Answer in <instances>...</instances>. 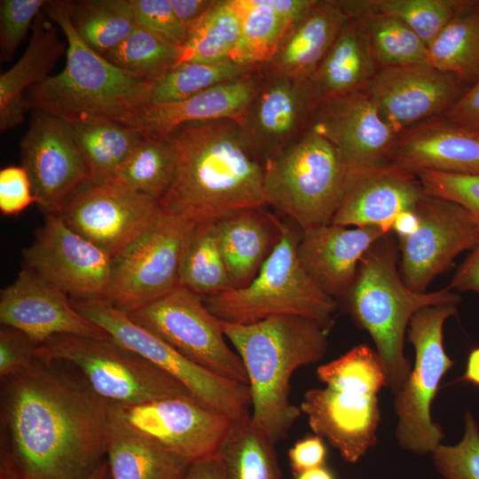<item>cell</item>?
Wrapping results in <instances>:
<instances>
[{"mask_svg":"<svg viewBox=\"0 0 479 479\" xmlns=\"http://www.w3.org/2000/svg\"><path fill=\"white\" fill-rule=\"evenodd\" d=\"M109 423L110 403L54 363L36 359L1 380V457L20 479H88Z\"/></svg>","mask_w":479,"mask_h":479,"instance_id":"cell-1","label":"cell"},{"mask_svg":"<svg viewBox=\"0 0 479 479\" xmlns=\"http://www.w3.org/2000/svg\"><path fill=\"white\" fill-rule=\"evenodd\" d=\"M168 138L176 152L172 182L161 208L194 224L265 207L263 166L232 119L188 122Z\"/></svg>","mask_w":479,"mask_h":479,"instance_id":"cell-2","label":"cell"},{"mask_svg":"<svg viewBox=\"0 0 479 479\" xmlns=\"http://www.w3.org/2000/svg\"><path fill=\"white\" fill-rule=\"evenodd\" d=\"M222 326L247 372L252 422L275 443L285 438L301 414L290 401L291 377L299 367L324 357L327 331L294 315L251 324L222 321Z\"/></svg>","mask_w":479,"mask_h":479,"instance_id":"cell-3","label":"cell"},{"mask_svg":"<svg viewBox=\"0 0 479 479\" xmlns=\"http://www.w3.org/2000/svg\"><path fill=\"white\" fill-rule=\"evenodd\" d=\"M43 11L67 38V62L60 73L27 91V110L68 122L99 118L125 125L138 109L150 104L153 84L122 70L90 49L72 25L67 1H48Z\"/></svg>","mask_w":479,"mask_h":479,"instance_id":"cell-4","label":"cell"},{"mask_svg":"<svg viewBox=\"0 0 479 479\" xmlns=\"http://www.w3.org/2000/svg\"><path fill=\"white\" fill-rule=\"evenodd\" d=\"M397 250L391 232L374 242L362 256L352 287L345 296L349 313L372 337L387 373L388 387L397 393L411 373L404 356V334L412 317L427 306L458 304L450 287L416 292L397 269Z\"/></svg>","mask_w":479,"mask_h":479,"instance_id":"cell-5","label":"cell"},{"mask_svg":"<svg viewBox=\"0 0 479 479\" xmlns=\"http://www.w3.org/2000/svg\"><path fill=\"white\" fill-rule=\"evenodd\" d=\"M349 185L336 148L311 125L263 164L266 204L301 230L331 224Z\"/></svg>","mask_w":479,"mask_h":479,"instance_id":"cell-6","label":"cell"},{"mask_svg":"<svg viewBox=\"0 0 479 479\" xmlns=\"http://www.w3.org/2000/svg\"><path fill=\"white\" fill-rule=\"evenodd\" d=\"M301 232L283 224L275 248L255 278L246 287L203 298L208 309L220 320L251 324L273 316H300L332 326L337 305L310 279L297 257Z\"/></svg>","mask_w":479,"mask_h":479,"instance_id":"cell-7","label":"cell"},{"mask_svg":"<svg viewBox=\"0 0 479 479\" xmlns=\"http://www.w3.org/2000/svg\"><path fill=\"white\" fill-rule=\"evenodd\" d=\"M35 357L47 364L74 365L90 387L112 404L136 405L169 397L194 398L172 376L111 337L56 335L37 346Z\"/></svg>","mask_w":479,"mask_h":479,"instance_id":"cell-8","label":"cell"},{"mask_svg":"<svg viewBox=\"0 0 479 479\" xmlns=\"http://www.w3.org/2000/svg\"><path fill=\"white\" fill-rule=\"evenodd\" d=\"M71 302L81 315L112 339L183 384L202 405L233 421H241L251 416L248 385L220 377L192 363L106 299L71 298Z\"/></svg>","mask_w":479,"mask_h":479,"instance_id":"cell-9","label":"cell"},{"mask_svg":"<svg viewBox=\"0 0 479 479\" xmlns=\"http://www.w3.org/2000/svg\"><path fill=\"white\" fill-rule=\"evenodd\" d=\"M456 313V304L427 306L408 325L415 360L406 381L396 393L394 410L396 439L401 448L414 454H432L444 437L440 425L432 420L431 405L442 378L454 365L444 349L443 327Z\"/></svg>","mask_w":479,"mask_h":479,"instance_id":"cell-10","label":"cell"},{"mask_svg":"<svg viewBox=\"0 0 479 479\" xmlns=\"http://www.w3.org/2000/svg\"><path fill=\"white\" fill-rule=\"evenodd\" d=\"M194 225L161 208L152 224L113 258L106 300L130 313L176 289L184 248Z\"/></svg>","mask_w":479,"mask_h":479,"instance_id":"cell-11","label":"cell"},{"mask_svg":"<svg viewBox=\"0 0 479 479\" xmlns=\"http://www.w3.org/2000/svg\"><path fill=\"white\" fill-rule=\"evenodd\" d=\"M128 314L132 321L192 363L220 377L247 385L243 362L226 343L222 321L198 294L177 287Z\"/></svg>","mask_w":479,"mask_h":479,"instance_id":"cell-12","label":"cell"},{"mask_svg":"<svg viewBox=\"0 0 479 479\" xmlns=\"http://www.w3.org/2000/svg\"><path fill=\"white\" fill-rule=\"evenodd\" d=\"M159 202L110 179L87 181L66 201L65 224L114 258L155 220Z\"/></svg>","mask_w":479,"mask_h":479,"instance_id":"cell-13","label":"cell"},{"mask_svg":"<svg viewBox=\"0 0 479 479\" xmlns=\"http://www.w3.org/2000/svg\"><path fill=\"white\" fill-rule=\"evenodd\" d=\"M414 212L419 218L417 230L399 239V273L410 289L423 293L451 268L459 254L474 248L479 223L457 203L427 193Z\"/></svg>","mask_w":479,"mask_h":479,"instance_id":"cell-14","label":"cell"},{"mask_svg":"<svg viewBox=\"0 0 479 479\" xmlns=\"http://www.w3.org/2000/svg\"><path fill=\"white\" fill-rule=\"evenodd\" d=\"M23 256L27 268L71 298L106 299L113 258L70 229L60 216L45 215Z\"/></svg>","mask_w":479,"mask_h":479,"instance_id":"cell-15","label":"cell"},{"mask_svg":"<svg viewBox=\"0 0 479 479\" xmlns=\"http://www.w3.org/2000/svg\"><path fill=\"white\" fill-rule=\"evenodd\" d=\"M20 146L36 204L45 214L59 215L67 199L90 180L70 123L32 111L29 128Z\"/></svg>","mask_w":479,"mask_h":479,"instance_id":"cell-16","label":"cell"},{"mask_svg":"<svg viewBox=\"0 0 479 479\" xmlns=\"http://www.w3.org/2000/svg\"><path fill=\"white\" fill-rule=\"evenodd\" d=\"M311 126L336 148L350 185L391 164L397 134L365 90L320 104Z\"/></svg>","mask_w":479,"mask_h":479,"instance_id":"cell-17","label":"cell"},{"mask_svg":"<svg viewBox=\"0 0 479 479\" xmlns=\"http://www.w3.org/2000/svg\"><path fill=\"white\" fill-rule=\"evenodd\" d=\"M315 109L306 81L263 66L257 89L238 123L263 166L310 127Z\"/></svg>","mask_w":479,"mask_h":479,"instance_id":"cell-18","label":"cell"},{"mask_svg":"<svg viewBox=\"0 0 479 479\" xmlns=\"http://www.w3.org/2000/svg\"><path fill=\"white\" fill-rule=\"evenodd\" d=\"M469 87L428 61L381 67L365 90L398 135L417 123L444 115Z\"/></svg>","mask_w":479,"mask_h":479,"instance_id":"cell-19","label":"cell"},{"mask_svg":"<svg viewBox=\"0 0 479 479\" xmlns=\"http://www.w3.org/2000/svg\"><path fill=\"white\" fill-rule=\"evenodd\" d=\"M118 405L130 426L190 463L216 453L234 422L192 397Z\"/></svg>","mask_w":479,"mask_h":479,"instance_id":"cell-20","label":"cell"},{"mask_svg":"<svg viewBox=\"0 0 479 479\" xmlns=\"http://www.w3.org/2000/svg\"><path fill=\"white\" fill-rule=\"evenodd\" d=\"M0 321L24 333L37 346L60 334L110 338L74 308L67 294L27 267L1 291Z\"/></svg>","mask_w":479,"mask_h":479,"instance_id":"cell-21","label":"cell"},{"mask_svg":"<svg viewBox=\"0 0 479 479\" xmlns=\"http://www.w3.org/2000/svg\"><path fill=\"white\" fill-rule=\"evenodd\" d=\"M300 409L315 435L349 463L357 462L377 442L381 421L377 396L312 389L304 394Z\"/></svg>","mask_w":479,"mask_h":479,"instance_id":"cell-22","label":"cell"},{"mask_svg":"<svg viewBox=\"0 0 479 479\" xmlns=\"http://www.w3.org/2000/svg\"><path fill=\"white\" fill-rule=\"evenodd\" d=\"M386 234L377 226L348 228L328 224L309 227L302 230L298 261L324 293L334 299L345 298L362 256Z\"/></svg>","mask_w":479,"mask_h":479,"instance_id":"cell-23","label":"cell"},{"mask_svg":"<svg viewBox=\"0 0 479 479\" xmlns=\"http://www.w3.org/2000/svg\"><path fill=\"white\" fill-rule=\"evenodd\" d=\"M262 67L245 76L209 88L185 99L148 104L125 123L146 139H167L188 122L219 119L239 121L252 99Z\"/></svg>","mask_w":479,"mask_h":479,"instance_id":"cell-24","label":"cell"},{"mask_svg":"<svg viewBox=\"0 0 479 479\" xmlns=\"http://www.w3.org/2000/svg\"><path fill=\"white\" fill-rule=\"evenodd\" d=\"M390 163L414 174H479V136L443 116L434 117L397 135Z\"/></svg>","mask_w":479,"mask_h":479,"instance_id":"cell-25","label":"cell"},{"mask_svg":"<svg viewBox=\"0 0 479 479\" xmlns=\"http://www.w3.org/2000/svg\"><path fill=\"white\" fill-rule=\"evenodd\" d=\"M424 194L416 174L389 164L349 185L331 224L377 226L389 233L396 217L413 210Z\"/></svg>","mask_w":479,"mask_h":479,"instance_id":"cell-26","label":"cell"},{"mask_svg":"<svg viewBox=\"0 0 479 479\" xmlns=\"http://www.w3.org/2000/svg\"><path fill=\"white\" fill-rule=\"evenodd\" d=\"M378 69L363 23L350 18L306 81L315 107L365 90Z\"/></svg>","mask_w":479,"mask_h":479,"instance_id":"cell-27","label":"cell"},{"mask_svg":"<svg viewBox=\"0 0 479 479\" xmlns=\"http://www.w3.org/2000/svg\"><path fill=\"white\" fill-rule=\"evenodd\" d=\"M350 19L342 0H316L282 40L268 68L307 81Z\"/></svg>","mask_w":479,"mask_h":479,"instance_id":"cell-28","label":"cell"},{"mask_svg":"<svg viewBox=\"0 0 479 479\" xmlns=\"http://www.w3.org/2000/svg\"><path fill=\"white\" fill-rule=\"evenodd\" d=\"M32 36L20 59L0 75V130L20 124L27 111L26 94L50 76L66 49L57 28L43 11L32 26Z\"/></svg>","mask_w":479,"mask_h":479,"instance_id":"cell-29","label":"cell"},{"mask_svg":"<svg viewBox=\"0 0 479 479\" xmlns=\"http://www.w3.org/2000/svg\"><path fill=\"white\" fill-rule=\"evenodd\" d=\"M216 224L233 287H244L255 278L275 248L284 224L264 207L239 211Z\"/></svg>","mask_w":479,"mask_h":479,"instance_id":"cell-30","label":"cell"},{"mask_svg":"<svg viewBox=\"0 0 479 479\" xmlns=\"http://www.w3.org/2000/svg\"><path fill=\"white\" fill-rule=\"evenodd\" d=\"M106 455L111 479H182L190 465L130 426L112 403Z\"/></svg>","mask_w":479,"mask_h":479,"instance_id":"cell-31","label":"cell"},{"mask_svg":"<svg viewBox=\"0 0 479 479\" xmlns=\"http://www.w3.org/2000/svg\"><path fill=\"white\" fill-rule=\"evenodd\" d=\"M69 123L87 164L90 180L96 183L113 179L143 139L137 130L111 120L83 118Z\"/></svg>","mask_w":479,"mask_h":479,"instance_id":"cell-32","label":"cell"},{"mask_svg":"<svg viewBox=\"0 0 479 479\" xmlns=\"http://www.w3.org/2000/svg\"><path fill=\"white\" fill-rule=\"evenodd\" d=\"M428 61L469 86L479 79V1L469 0L428 45Z\"/></svg>","mask_w":479,"mask_h":479,"instance_id":"cell-33","label":"cell"},{"mask_svg":"<svg viewBox=\"0 0 479 479\" xmlns=\"http://www.w3.org/2000/svg\"><path fill=\"white\" fill-rule=\"evenodd\" d=\"M343 4L350 18L363 23L379 68L428 62L427 44L404 22L377 11L369 0Z\"/></svg>","mask_w":479,"mask_h":479,"instance_id":"cell-34","label":"cell"},{"mask_svg":"<svg viewBox=\"0 0 479 479\" xmlns=\"http://www.w3.org/2000/svg\"><path fill=\"white\" fill-rule=\"evenodd\" d=\"M178 287L202 298L233 289L216 222L195 224L185 243Z\"/></svg>","mask_w":479,"mask_h":479,"instance_id":"cell-35","label":"cell"},{"mask_svg":"<svg viewBox=\"0 0 479 479\" xmlns=\"http://www.w3.org/2000/svg\"><path fill=\"white\" fill-rule=\"evenodd\" d=\"M72 25L82 40L103 57L137 26L130 0L67 1Z\"/></svg>","mask_w":479,"mask_h":479,"instance_id":"cell-36","label":"cell"},{"mask_svg":"<svg viewBox=\"0 0 479 479\" xmlns=\"http://www.w3.org/2000/svg\"><path fill=\"white\" fill-rule=\"evenodd\" d=\"M273 442L251 420L234 421L217 452L228 479H281Z\"/></svg>","mask_w":479,"mask_h":479,"instance_id":"cell-37","label":"cell"},{"mask_svg":"<svg viewBox=\"0 0 479 479\" xmlns=\"http://www.w3.org/2000/svg\"><path fill=\"white\" fill-rule=\"evenodd\" d=\"M240 29L241 12L238 1L216 0L207 15L188 32L177 64L231 59Z\"/></svg>","mask_w":479,"mask_h":479,"instance_id":"cell-38","label":"cell"},{"mask_svg":"<svg viewBox=\"0 0 479 479\" xmlns=\"http://www.w3.org/2000/svg\"><path fill=\"white\" fill-rule=\"evenodd\" d=\"M237 1L241 12V29L231 59L251 67H263L272 59L295 22L274 12L262 0Z\"/></svg>","mask_w":479,"mask_h":479,"instance_id":"cell-39","label":"cell"},{"mask_svg":"<svg viewBox=\"0 0 479 479\" xmlns=\"http://www.w3.org/2000/svg\"><path fill=\"white\" fill-rule=\"evenodd\" d=\"M176 169L169 138H144L118 168L113 179L156 201L169 189Z\"/></svg>","mask_w":479,"mask_h":479,"instance_id":"cell-40","label":"cell"},{"mask_svg":"<svg viewBox=\"0 0 479 479\" xmlns=\"http://www.w3.org/2000/svg\"><path fill=\"white\" fill-rule=\"evenodd\" d=\"M261 67L232 59L215 63L182 62L153 83L150 104L180 101Z\"/></svg>","mask_w":479,"mask_h":479,"instance_id":"cell-41","label":"cell"},{"mask_svg":"<svg viewBox=\"0 0 479 479\" xmlns=\"http://www.w3.org/2000/svg\"><path fill=\"white\" fill-rule=\"evenodd\" d=\"M318 379L330 389L377 396L388 387L385 366L377 352L365 344L353 347L340 357L321 365Z\"/></svg>","mask_w":479,"mask_h":479,"instance_id":"cell-42","label":"cell"},{"mask_svg":"<svg viewBox=\"0 0 479 479\" xmlns=\"http://www.w3.org/2000/svg\"><path fill=\"white\" fill-rule=\"evenodd\" d=\"M179 57V49L137 25L119 46L104 56L122 70L152 84L171 70Z\"/></svg>","mask_w":479,"mask_h":479,"instance_id":"cell-43","label":"cell"},{"mask_svg":"<svg viewBox=\"0 0 479 479\" xmlns=\"http://www.w3.org/2000/svg\"><path fill=\"white\" fill-rule=\"evenodd\" d=\"M379 12L409 27L427 46L469 0H369Z\"/></svg>","mask_w":479,"mask_h":479,"instance_id":"cell-44","label":"cell"},{"mask_svg":"<svg viewBox=\"0 0 479 479\" xmlns=\"http://www.w3.org/2000/svg\"><path fill=\"white\" fill-rule=\"evenodd\" d=\"M436 469L444 479H479V427L467 412L465 432L455 445L440 444L432 452Z\"/></svg>","mask_w":479,"mask_h":479,"instance_id":"cell-45","label":"cell"},{"mask_svg":"<svg viewBox=\"0 0 479 479\" xmlns=\"http://www.w3.org/2000/svg\"><path fill=\"white\" fill-rule=\"evenodd\" d=\"M415 174L425 193L457 203L479 223V174L434 170H420Z\"/></svg>","mask_w":479,"mask_h":479,"instance_id":"cell-46","label":"cell"},{"mask_svg":"<svg viewBox=\"0 0 479 479\" xmlns=\"http://www.w3.org/2000/svg\"><path fill=\"white\" fill-rule=\"evenodd\" d=\"M48 1H0V55L2 61H10L17 48L32 28L37 15Z\"/></svg>","mask_w":479,"mask_h":479,"instance_id":"cell-47","label":"cell"},{"mask_svg":"<svg viewBox=\"0 0 479 479\" xmlns=\"http://www.w3.org/2000/svg\"><path fill=\"white\" fill-rule=\"evenodd\" d=\"M137 25L168 44L181 49L188 35L169 0H130Z\"/></svg>","mask_w":479,"mask_h":479,"instance_id":"cell-48","label":"cell"},{"mask_svg":"<svg viewBox=\"0 0 479 479\" xmlns=\"http://www.w3.org/2000/svg\"><path fill=\"white\" fill-rule=\"evenodd\" d=\"M37 345L24 333L8 326L0 330V378L12 376L30 366L37 358Z\"/></svg>","mask_w":479,"mask_h":479,"instance_id":"cell-49","label":"cell"},{"mask_svg":"<svg viewBox=\"0 0 479 479\" xmlns=\"http://www.w3.org/2000/svg\"><path fill=\"white\" fill-rule=\"evenodd\" d=\"M37 203L31 182L23 166H8L0 171V210L4 216H15L31 204Z\"/></svg>","mask_w":479,"mask_h":479,"instance_id":"cell-50","label":"cell"},{"mask_svg":"<svg viewBox=\"0 0 479 479\" xmlns=\"http://www.w3.org/2000/svg\"><path fill=\"white\" fill-rule=\"evenodd\" d=\"M327 455L324 439L317 435L298 440L288 451L292 473H300L326 465Z\"/></svg>","mask_w":479,"mask_h":479,"instance_id":"cell-51","label":"cell"},{"mask_svg":"<svg viewBox=\"0 0 479 479\" xmlns=\"http://www.w3.org/2000/svg\"><path fill=\"white\" fill-rule=\"evenodd\" d=\"M442 116L465 130L479 132V79Z\"/></svg>","mask_w":479,"mask_h":479,"instance_id":"cell-52","label":"cell"},{"mask_svg":"<svg viewBox=\"0 0 479 479\" xmlns=\"http://www.w3.org/2000/svg\"><path fill=\"white\" fill-rule=\"evenodd\" d=\"M451 289L479 294V239L452 279Z\"/></svg>","mask_w":479,"mask_h":479,"instance_id":"cell-53","label":"cell"},{"mask_svg":"<svg viewBox=\"0 0 479 479\" xmlns=\"http://www.w3.org/2000/svg\"><path fill=\"white\" fill-rule=\"evenodd\" d=\"M174 12L189 32L210 11L216 0H169Z\"/></svg>","mask_w":479,"mask_h":479,"instance_id":"cell-54","label":"cell"},{"mask_svg":"<svg viewBox=\"0 0 479 479\" xmlns=\"http://www.w3.org/2000/svg\"><path fill=\"white\" fill-rule=\"evenodd\" d=\"M182 479H228L223 462L215 453L191 462Z\"/></svg>","mask_w":479,"mask_h":479,"instance_id":"cell-55","label":"cell"},{"mask_svg":"<svg viewBox=\"0 0 479 479\" xmlns=\"http://www.w3.org/2000/svg\"><path fill=\"white\" fill-rule=\"evenodd\" d=\"M419 225V218L413 210L401 212L395 219L392 232H395L397 238H404L413 233Z\"/></svg>","mask_w":479,"mask_h":479,"instance_id":"cell-56","label":"cell"},{"mask_svg":"<svg viewBox=\"0 0 479 479\" xmlns=\"http://www.w3.org/2000/svg\"><path fill=\"white\" fill-rule=\"evenodd\" d=\"M459 380L479 387V347L469 352L465 372Z\"/></svg>","mask_w":479,"mask_h":479,"instance_id":"cell-57","label":"cell"},{"mask_svg":"<svg viewBox=\"0 0 479 479\" xmlns=\"http://www.w3.org/2000/svg\"><path fill=\"white\" fill-rule=\"evenodd\" d=\"M295 479H335L332 470L326 465L311 468L295 475Z\"/></svg>","mask_w":479,"mask_h":479,"instance_id":"cell-58","label":"cell"},{"mask_svg":"<svg viewBox=\"0 0 479 479\" xmlns=\"http://www.w3.org/2000/svg\"><path fill=\"white\" fill-rule=\"evenodd\" d=\"M0 479H20L10 462L1 457Z\"/></svg>","mask_w":479,"mask_h":479,"instance_id":"cell-59","label":"cell"},{"mask_svg":"<svg viewBox=\"0 0 479 479\" xmlns=\"http://www.w3.org/2000/svg\"><path fill=\"white\" fill-rule=\"evenodd\" d=\"M88 479H111L107 460H103Z\"/></svg>","mask_w":479,"mask_h":479,"instance_id":"cell-60","label":"cell"},{"mask_svg":"<svg viewBox=\"0 0 479 479\" xmlns=\"http://www.w3.org/2000/svg\"><path fill=\"white\" fill-rule=\"evenodd\" d=\"M474 133H475L477 136H479V132H474Z\"/></svg>","mask_w":479,"mask_h":479,"instance_id":"cell-61","label":"cell"}]
</instances>
